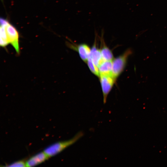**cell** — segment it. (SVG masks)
Wrapping results in <instances>:
<instances>
[{
	"label": "cell",
	"instance_id": "obj_1",
	"mask_svg": "<svg viewBox=\"0 0 167 167\" xmlns=\"http://www.w3.org/2000/svg\"><path fill=\"white\" fill-rule=\"evenodd\" d=\"M84 135V133L79 131L71 139L55 143L45 148L43 151L49 157L54 156L75 143Z\"/></svg>",
	"mask_w": 167,
	"mask_h": 167
},
{
	"label": "cell",
	"instance_id": "obj_2",
	"mask_svg": "<svg viewBox=\"0 0 167 167\" xmlns=\"http://www.w3.org/2000/svg\"><path fill=\"white\" fill-rule=\"evenodd\" d=\"M132 53L131 49H128L121 55L112 60V75L115 79L123 71L128 58Z\"/></svg>",
	"mask_w": 167,
	"mask_h": 167
},
{
	"label": "cell",
	"instance_id": "obj_3",
	"mask_svg": "<svg viewBox=\"0 0 167 167\" xmlns=\"http://www.w3.org/2000/svg\"><path fill=\"white\" fill-rule=\"evenodd\" d=\"M99 77L103 95V103L105 104L108 94L116 79L112 75H100Z\"/></svg>",
	"mask_w": 167,
	"mask_h": 167
},
{
	"label": "cell",
	"instance_id": "obj_4",
	"mask_svg": "<svg viewBox=\"0 0 167 167\" xmlns=\"http://www.w3.org/2000/svg\"><path fill=\"white\" fill-rule=\"evenodd\" d=\"M6 28L9 43L14 48L18 54L20 53L19 35L16 28L9 21L6 25Z\"/></svg>",
	"mask_w": 167,
	"mask_h": 167
},
{
	"label": "cell",
	"instance_id": "obj_5",
	"mask_svg": "<svg viewBox=\"0 0 167 167\" xmlns=\"http://www.w3.org/2000/svg\"><path fill=\"white\" fill-rule=\"evenodd\" d=\"M68 45L71 49L77 51L81 59L87 62L89 57L91 49L89 46L86 44H81L75 45L68 43Z\"/></svg>",
	"mask_w": 167,
	"mask_h": 167
},
{
	"label": "cell",
	"instance_id": "obj_6",
	"mask_svg": "<svg viewBox=\"0 0 167 167\" xmlns=\"http://www.w3.org/2000/svg\"><path fill=\"white\" fill-rule=\"evenodd\" d=\"M49 157L43 151L30 157L26 161V167L35 166L44 162Z\"/></svg>",
	"mask_w": 167,
	"mask_h": 167
},
{
	"label": "cell",
	"instance_id": "obj_7",
	"mask_svg": "<svg viewBox=\"0 0 167 167\" xmlns=\"http://www.w3.org/2000/svg\"><path fill=\"white\" fill-rule=\"evenodd\" d=\"M96 38L93 46L91 49L89 58L93 63L98 67L104 60H103L100 49L97 47Z\"/></svg>",
	"mask_w": 167,
	"mask_h": 167
},
{
	"label": "cell",
	"instance_id": "obj_8",
	"mask_svg": "<svg viewBox=\"0 0 167 167\" xmlns=\"http://www.w3.org/2000/svg\"><path fill=\"white\" fill-rule=\"evenodd\" d=\"M8 21L3 18L0 19V42L1 47H6L9 43L6 28V25Z\"/></svg>",
	"mask_w": 167,
	"mask_h": 167
},
{
	"label": "cell",
	"instance_id": "obj_9",
	"mask_svg": "<svg viewBox=\"0 0 167 167\" xmlns=\"http://www.w3.org/2000/svg\"><path fill=\"white\" fill-rule=\"evenodd\" d=\"M112 61H103L98 66L100 75H112Z\"/></svg>",
	"mask_w": 167,
	"mask_h": 167
},
{
	"label": "cell",
	"instance_id": "obj_10",
	"mask_svg": "<svg viewBox=\"0 0 167 167\" xmlns=\"http://www.w3.org/2000/svg\"><path fill=\"white\" fill-rule=\"evenodd\" d=\"M101 41L102 46L100 49L103 60L104 61H112L113 56L111 51L106 45L103 39Z\"/></svg>",
	"mask_w": 167,
	"mask_h": 167
},
{
	"label": "cell",
	"instance_id": "obj_11",
	"mask_svg": "<svg viewBox=\"0 0 167 167\" xmlns=\"http://www.w3.org/2000/svg\"><path fill=\"white\" fill-rule=\"evenodd\" d=\"M87 62L88 66L92 72L96 75L99 77L100 74L98 67L93 63L89 58Z\"/></svg>",
	"mask_w": 167,
	"mask_h": 167
},
{
	"label": "cell",
	"instance_id": "obj_12",
	"mask_svg": "<svg viewBox=\"0 0 167 167\" xmlns=\"http://www.w3.org/2000/svg\"><path fill=\"white\" fill-rule=\"evenodd\" d=\"M9 167H26V163L23 160H20L13 162L7 166Z\"/></svg>",
	"mask_w": 167,
	"mask_h": 167
}]
</instances>
